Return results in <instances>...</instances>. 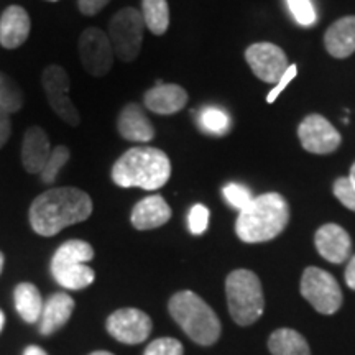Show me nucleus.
Segmentation results:
<instances>
[{"label": "nucleus", "instance_id": "f3484780", "mask_svg": "<svg viewBox=\"0 0 355 355\" xmlns=\"http://www.w3.org/2000/svg\"><path fill=\"white\" fill-rule=\"evenodd\" d=\"M171 219V207L158 194L146 196L133 207L130 220L137 230H152L165 225Z\"/></svg>", "mask_w": 355, "mask_h": 355}, {"label": "nucleus", "instance_id": "473e14b6", "mask_svg": "<svg viewBox=\"0 0 355 355\" xmlns=\"http://www.w3.org/2000/svg\"><path fill=\"white\" fill-rule=\"evenodd\" d=\"M332 191H334V196L339 199L343 206L355 212V188L350 183L349 178H337L334 186H332Z\"/></svg>", "mask_w": 355, "mask_h": 355}, {"label": "nucleus", "instance_id": "ea45409f", "mask_svg": "<svg viewBox=\"0 0 355 355\" xmlns=\"http://www.w3.org/2000/svg\"><path fill=\"white\" fill-rule=\"evenodd\" d=\"M3 324H6V314L0 311V332H2V329H3Z\"/></svg>", "mask_w": 355, "mask_h": 355}, {"label": "nucleus", "instance_id": "1a4fd4ad", "mask_svg": "<svg viewBox=\"0 0 355 355\" xmlns=\"http://www.w3.org/2000/svg\"><path fill=\"white\" fill-rule=\"evenodd\" d=\"M79 58L87 74L94 78H104L114 64V48L109 35L99 28L84 30L78 43Z\"/></svg>", "mask_w": 355, "mask_h": 355}, {"label": "nucleus", "instance_id": "bb28decb", "mask_svg": "<svg viewBox=\"0 0 355 355\" xmlns=\"http://www.w3.org/2000/svg\"><path fill=\"white\" fill-rule=\"evenodd\" d=\"M198 122L204 132L214 133V135H224L230 128L229 115L217 107L202 109L199 112Z\"/></svg>", "mask_w": 355, "mask_h": 355}, {"label": "nucleus", "instance_id": "79ce46f5", "mask_svg": "<svg viewBox=\"0 0 355 355\" xmlns=\"http://www.w3.org/2000/svg\"><path fill=\"white\" fill-rule=\"evenodd\" d=\"M89 355H114V354L105 352V350H97V352H92V354H89Z\"/></svg>", "mask_w": 355, "mask_h": 355}, {"label": "nucleus", "instance_id": "a878e982", "mask_svg": "<svg viewBox=\"0 0 355 355\" xmlns=\"http://www.w3.org/2000/svg\"><path fill=\"white\" fill-rule=\"evenodd\" d=\"M92 259H94V248H92L91 243L84 241H68L58 248L51 260L86 263V261H91Z\"/></svg>", "mask_w": 355, "mask_h": 355}, {"label": "nucleus", "instance_id": "9b49d317", "mask_svg": "<svg viewBox=\"0 0 355 355\" xmlns=\"http://www.w3.org/2000/svg\"><path fill=\"white\" fill-rule=\"evenodd\" d=\"M245 60L255 76L268 84H277L290 66L282 48L265 42L250 44L245 50Z\"/></svg>", "mask_w": 355, "mask_h": 355}, {"label": "nucleus", "instance_id": "5701e85b", "mask_svg": "<svg viewBox=\"0 0 355 355\" xmlns=\"http://www.w3.org/2000/svg\"><path fill=\"white\" fill-rule=\"evenodd\" d=\"M268 349L273 355H311L309 345L298 331L278 329L268 339Z\"/></svg>", "mask_w": 355, "mask_h": 355}, {"label": "nucleus", "instance_id": "393cba45", "mask_svg": "<svg viewBox=\"0 0 355 355\" xmlns=\"http://www.w3.org/2000/svg\"><path fill=\"white\" fill-rule=\"evenodd\" d=\"M24 91L8 74L0 73V109L8 114H15L24 107Z\"/></svg>", "mask_w": 355, "mask_h": 355}, {"label": "nucleus", "instance_id": "9d476101", "mask_svg": "<svg viewBox=\"0 0 355 355\" xmlns=\"http://www.w3.org/2000/svg\"><path fill=\"white\" fill-rule=\"evenodd\" d=\"M300 144L306 152L314 155H329L340 146L343 137L336 127L319 114H311L298 127Z\"/></svg>", "mask_w": 355, "mask_h": 355}, {"label": "nucleus", "instance_id": "2eb2a0df", "mask_svg": "<svg viewBox=\"0 0 355 355\" xmlns=\"http://www.w3.org/2000/svg\"><path fill=\"white\" fill-rule=\"evenodd\" d=\"M146 109L159 115H173L184 109L188 102V92L178 84L157 83V86L148 89L144 96Z\"/></svg>", "mask_w": 355, "mask_h": 355}, {"label": "nucleus", "instance_id": "7c9ffc66", "mask_svg": "<svg viewBox=\"0 0 355 355\" xmlns=\"http://www.w3.org/2000/svg\"><path fill=\"white\" fill-rule=\"evenodd\" d=\"M184 349L180 340L173 337H162V339L153 340L148 347L145 349L144 355H183Z\"/></svg>", "mask_w": 355, "mask_h": 355}, {"label": "nucleus", "instance_id": "423d86ee", "mask_svg": "<svg viewBox=\"0 0 355 355\" xmlns=\"http://www.w3.org/2000/svg\"><path fill=\"white\" fill-rule=\"evenodd\" d=\"M145 21L141 12L133 7H125L112 17L109 25V40L114 55L123 63H132L140 55L144 42Z\"/></svg>", "mask_w": 355, "mask_h": 355}, {"label": "nucleus", "instance_id": "0eeeda50", "mask_svg": "<svg viewBox=\"0 0 355 355\" xmlns=\"http://www.w3.org/2000/svg\"><path fill=\"white\" fill-rule=\"evenodd\" d=\"M300 290L321 314H334L343 306V291L337 279L318 266H308L304 270Z\"/></svg>", "mask_w": 355, "mask_h": 355}, {"label": "nucleus", "instance_id": "f704fd0d", "mask_svg": "<svg viewBox=\"0 0 355 355\" xmlns=\"http://www.w3.org/2000/svg\"><path fill=\"white\" fill-rule=\"evenodd\" d=\"M110 0H78V7L84 15H96L104 8Z\"/></svg>", "mask_w": 355, "mask_h": 355}, {"label": "nucleus", "instance_id": "c756f323", "mask_svg": "<svg viewBox=\"0 0 355 355\" xmlns=\"http://www.w3.org/2000/svg\"><path fill=\"white\" fill-rule=\"evenodd\" d=\"M288 7L295 17V20L303 26H311L316 21V12H314L311 0H286Z\"/></svg>", "mask_w": 355, "mask_h": 355}, {"label": "nucleus", "instance_id": "dca6fc26", "mask_svg": "<svg viewBox=\"0 0 355 355\" xmlns=\"http://www.w3.org/2000/svg\"><path fill=\"white\" fill-rule=\"evenodd\" d=\"M50 153L51 146L46 132L38 125L30 127L21 141V165L25 170L32 175H40Z\"/></svg>", "mask_w": 355, "mask_h": 355}, {"label": "nucleus", "instance_id": "c85d7f7f", "mask_svg": "<svg viewBox=\"0 0 355 355\" xmlns=\"http://www.w3.org/2000/svg\"><path fill=\"white\" fill-rule=\"evenodd\" d=\"M222 194H224L225 201H227L234 209H239V211H242L243 207H247L248 204L252 202V199H254L250 189L239 183H229L224 189H222Z\"/></svg>", "mask_w": 355, "mask_h": 355}, {"label": "nucleus", "instance_id": "a19ab883", "mask_svg": "<svg viewBox=\"0 0 355 355\" xmlns=\"http://www.w3.org/2000/svg\"><path fill=\"white\" fill-rule=\"evenodd\" d=\"M3 261H6V257H3L2 252H0V273H2L3 270Z\"/></svg>", "mask_w": 355, "mask_h": 355}, {"label": "nucleus", "instance_id": "4468645a", "mask_svg": "<svg viewBox=\"0 0 355 355\" xmlns=\"http://www.w3.org/2000/svg\"><path fill=\"white\" fill-rule=\"evenodd\" d=\"M30 28L32 21L24 7H7L0 17V44L6 50H17L28 40Z\"/></svg>", "mask_w": 355, "mask_h": 355}, {"label": "nucleus", "instance_id": "2f4dec72", "mask_svg": "<svg viewBox=\"0 0 355 355\" xmlns=\"http://www.w3.org/2000/svg\"><path fill=\"white\" fill-rule=\"evenodd\" d=\"M188 225L191 234L194 235H201L206 232L207 225H209V209L202 206V204H194L189 211Z\"/></svg>", "mask_w": 355, "mask_h": 355}, {"label": "nucleus", "instance_id": "7ed1b4c3", "mask_svg": "<svg viewBox=\"0 0 355 355\" xmlns=\"http://www.w3.org/2000/svg\"><path fill=\"white\" fill-rule=\"evenodd\" d=\"M290 222V206L278 193H266L252 199L239 211L235 232L245 243L268 242L278 237Z\"/></svg>", "mask_w": 355, "mask_h": 355}, {"label": "nucleus", "instance_id": "37998d69", "mask_svg": "<svg viewBox=\"0 0 355 355\" xmlns=\"http://www.w3.org/2000/svg\"><path fill=\"white\" fill-rule=\"evenodd\" d=\"M48 2H58V0H48Z\"/></svg>", "mask_w": 355, "mask_h": 355}, {"label": "nucleus", "instance_id": "39448f33", "mask_svg": "<svg viewBox=\"0 0 355 355\" xmlns=\"http://www.w3.org/2000/svg\"><path fill=\"white\" fill-rule=\"evenodd\" d=\"M225 293L230 316L239 326H250L263 314V290L250 270H234L225 279Z\"/></svg>", "mask_w": 355, "mask_h": 355}, {"label": "nucleus", "instance_id": "f8f14e48", "mask_svg": "<svg viewBox=\"0 0 355 355\" xmlns=\"http://www.w3.org/2000/svg\"><path fill=\"white\" fill-rule=\"evenodd\" d=\"M109 334L123 344H140L152 332V319L146 313L135 308L115 311L107 318Z\"/></svg>", "mask_w": 355, "mask_h": 355}, {"label": "nucleus", "instance_id": "6e6552de", "mask_svg": "<svg viewBox=\"0 0 355 355\" xmlns=\"http://www.w3.org/2000/svg\"><path fill=\"white\" fill-rule=\"evenodd\" d=\"M42 83L48 104H50V107L55 110L58 117L71 127H78L79 122H81V117H79L78 107L74 105V102L71 101L69 97L71 81L66 69L58 64L48 66V68L43 71Z\"/></svg>", "mask_w": 355, "mask_h": 355}, {"label": "nucleus", "instance_id": "f257e3e1", "mask_svg": "<svg viewBox=\"0 0 355 355\" xmlns=\"http://www.w3.org/2000/svg\"><path fill=\"white\" fill-rule=\"evenodd\" d=\"M92 209V199L86 191L71 186L53 188L44 191L32 202L30 224L38 235L53 237L69 225L89 219Z\"/></svg>", "mask_w": 355, "mask_h": 355}, {"label": "nucleus", "instance_id": "6ab92c4d", "mask_svg": "<svg viewBox=\"0 0 355 355\" xmlns=\"http://www.w3.org/2000/svg\"><path fill=\"white\" fill-rule=\"evenodd\" d=\"M324 46L337 60L352 55L355 51V15L336 20L324 35Z\"/></svg>", "mask_w": 355, "mask_h": 355}, {"label": "nucleus", "instance_id": "412c9836", "mask_svg": "<svg viewBox=\"0 0 355 355\" xmlns=\"http://www.w3.org/2000/svg\"><path fill=\"white\" fill-rule=\"evenodd\" d=\"M51 275L58 285L68 290H84L94 282L96 273L91 266L79 261H56L51 260Z\"/></svg>", "mask_w": 355, "mask_h": 355}, {"label": "nucleus", "instance_id": "aec40b11", "mask_svg": "<svg viewBox=\"0 0 355 355\" xmlns=\"http://www.w3.org/2000/svg\"><path fill=\"white\" fill-rule=\"evenodd\" d=\"M74 309V300L66 293H55L44 301L42 318H40V332L50 336L63 327L69 321Z\"/></svg>", "mask_w": 355, "mask_h": 355}, {"label": "nucleus", "instance_id": "c9c22d12", "mask_svg": "<svg viewBox=\"0 0 355 355\" xmlns=\"http://www.w3.org/2000/svg\"><path fill=\"white\" fill-rule=\"evenodd\" d=\"M12 133V122H10V114L6 112L3 109H0V148L7 144L10 139Z\"/></svg>", "mask_w": 355, "mask_h": 355}, {"label": "nucleus", "instance_id": "e433bc0d", "mask_svg": "<svg viewBox=\"0 0 355 355\" xmlns=\"http://www.w3.org/2000/svg\"><path fill=\"white\" fill-rule=\"evenodd\" d=\"M345 283L350 290H355V257L350 259L347 268H345Z\"/></svg>", "mask_w": 355, "mask_h": 355}, {"label": "nucleus", "instance_id": "f03ea898", "mask_svg": "<svg viewBox=\"0 0 355 355\" xmlns=\"http://www.w3.org/2000/svg\"><path fill=\"white\" fill-rule=\"evenodd\" d=\"M171 162L163 150L152 146H133L115 162L112 181L121 188L157 191L168 183Z\"/></svg>", "mask_w": 355, "mask_h": 355}, {"label": "nucleus", "instance_id": "ddd939ff", "mask_svg": "<svg viewBox=\"0 0 355 355\" xmlns=\"http://www.w3.org/2000/svg\"><path fill=\"white\" fill-rule=\"evenodd\" d=\"M319 255L331 263H343L350 257L352 241L347 230L337 224H324L314 235Z\"/></svg>", "mask_w": 355, "mask_h": 355}, {"label": "nucleus", "instance_id": "72a5a7b5", "mask_svg": "<svg viewBox=\"0 0 355 355\" xmlns=\"http://www.w3.org/2000/svg\"><path fill=\"white\" fill-rule=\"evenodd\" d=\"M296 74H298V66H296V64L288 66L286 73L283 74L282 79H279V81L277 83V87H273L272 92H270V94L266 96V102H268V104H273V102L278 99V96L282 94V92L288 87V84H290L293 79L296 78Z\"/></svg>", "mask_w": 355, "mask_h": 355}, {"label": "nucleus", "instance_id": "a211bd4d", "mask_svg": "<svg viewBox=\"0 0 355 355\" xmlns=\"http://www.w3.org/2000/svg\"><path fill=\"white\" fill-rule=\"evenodd\" d=\"M117 130L123 139L137 144L153 140L155 127L139 104H127L117 121Z\"/></svg>", "mask_w": 355, "mask_h": 355}, {"label": "nucleus", "instance_id": "4c0bfd02", "mask_svg": "<svg viewBox=\"0 0 355 355\" xmlns=\"http://www.w3.org/2000/svg\"><path fill=\"white\" fill-rule=\"evenodd\" d=\"M24 355H48L46 352L42 347H38V345H30V347L25 349Z\"/></svg>", "mask_w": 355, "mask_h": 355}, {"label": "nucleus", "instance_id": "cd10ccee", "mask_svg": "<svg viewBox=\"0 0 355 355\" xmlns=\"http://www.w3.org/2000/svg\"><path fill=\"white\" fill-rule=\"evenodd\" d=\"M68 159H69L68 146H63V145L55 146V148L51 150L50 158H48L46 163H44L42 173H40L43 183L51 184L53 181H56L58 173L63 170V166L68 163Z\"/></svg>", "mask_w": 355, "mask_h": 355}, {"label": "nucleus", "instance_id": "20e7f679", "mask_svg": "<svg viewBox=\"0 0 355 355\" xmlns=\"http://www.w3.org/2000/svg\"><path fill=\"white\" fill-rule=\"evenodd\" d=\"M171 318L199 345L214 344L220 336V321L209 304L193 291H180L168 304Z\"/></svg>", "mask_w": 355, "mask_h": 355}, {"label": "nucleus", "instance_id": "4be33fe9", "mask_svg": "<svg viewBox=\"0 0 355 355\" xmlns=\"http://www.w3.org/2000/svg\"><path fill=\"white\" fill-rule=\"evenodd\" d=\"M13 298H15V308L24 321L30 324L40 321L44 301L42 300V295H40L38 288L33 283H20V285H17Z\"/></svg>", "mask_w": 355, "mask_h": 355}, {"label": "nucleus", "instance_id": "58836bf2", "mask_svg": "<svg viewBox=\"0 0 355 355\" xmlns=\"http://www.w3.org/2000/svg\"><path fill=\"white\" fill-rule=\"evenodd\" d=\"M349 180H350V183H352L354 188H355V163L352 165V168H350V176H349Z\"/></svg>", "mask_w": 355, "mask_h": 355}, {"label": "nucleus", "instance_id": "b1692460", "mask_svg": "<svg viewBox=\"0 0 355 355\" xmlns=\"http://www.w3.org/2000/svg\"><path fill=\"white\" fill-rule=\"evenodd\" d=\"M141 17L146 28L157 37L166 33L170 26V7L166 0H141Z\"/></svg>", "mask_w": 355, "mask_h": 355}]
</instances>
